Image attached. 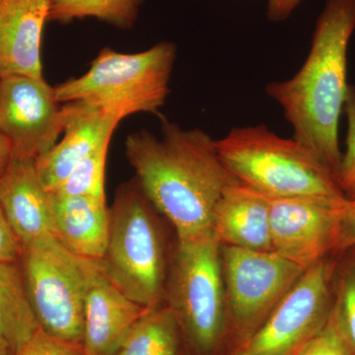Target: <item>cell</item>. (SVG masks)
I'll use <instances>...</instances> for the list:
<instances>
[{"instance_id": "cell-1", "label": "cell", "mask_w": 355, "mask_h": 355, "mask_svg": "<svg viewBox=\"0 0 355 355\" xmlns=\"http://www.w3.org/2000/svg\"><path fill=\"white\" fill-rule=\"evenodd\" d=\"M125 149L140 188L170 222L177 240L214 234L216 202L238 180L222 162L209 133L165 121L160 139L146 130L132 132Z\"/></svg>"}, {"instance_id": "cell-2", "label": "cell", "mask_w": 355, "mask_h": 355, "mask_svg": "<svg viewBox=\"0 0 355 355\" xmlns=\"http://www.w3.org/2000/svg\"><path fill=\"white\" fill-rule=\"evenodd\" d=\"M355 31V0H327L309 55L292 78L266 85L300 142L336 177L342 160L338 125L347 91V50ZM338 184V183H336Z\"/></svg>"}, {"instance_id": "cell-3", "label": "cell", "mask_w": 355, "mask_h": 355, "mask_svg": "<svg viewBox=\"0 0 355 355\" xmlns=\"http://www.w3.org/2000/svg\"><path fill=\"white\" fill-rule=\"evenodd\" d=\"M216 142L229 171L263 195L331 203L347 200L336 177L306 147L265 125L232 128Z\"/></svg>"}, {"instance_id": "cell-4", "label": "cell", "mask_w": 355, "mask_h": 355, "mask_svg": "<svg viewBox=\"0 0 355 355\" xmlns=\"http://www.w3.org/2000/svg\"><path fill=\"white\" fill-rule=\"evenodd\" d=\"M155 207L133 178L119 187L109 207V237L99 261L110 282L133 302L165 304L170 260Z\"/></svg>"}, {"instance_id": "cell-5", "label": "cell", "mask_w": 355, "mask_h": 355, "mask_svg": "<svg viewBox=\"0 0 355 355\" xmlns=\"http://www.w3.org/2000/svg\"><path fill=\"white\" fill-rule=\"evenodd\" d=\"M165 304L190 355H224L228 324L221 245L214 234L177 240L170 258Z\"/></svg>"}, {"instance_id": "cell-6", "label": "cell", "mask_w": 355, "mask_h": 355, "mask_svg": "<svg viewBox=\"0 0 355 355\" xmlns=\"http://www.w3.org/2000/svg\"><path fill=\"white\" fill-rule=\"evenodd\" d=\"M177 48L160 42L148 50L123 53L105 48L83 76L55 86L60 103H87L123 121L137 113H157L169 95Z\"/></svg>"}, {"instance_id": "cell-7", "label": "cell", "mask_w": 355, "mask_h": 355, "mask_svg": "<svg viewBox=\"0 0 355 355\" xmlns=\"http://www.w3.org/2000/svg\"><path fill=\"white\" fill-rule=\"evenodd\" d=\"M99 265L70 253L53 236L23 248L21 266L40 328L83 343L84 301Z\"/></svg>"}, {"instance_id": "cell-8", "label": "cell", "mask_w": 355, "mask_h": 355, "mask_svg": "<svg viewBox=\"0 0 355 355\" xmlns=\"http://www.w3.org/2000/svg\"><path fill=\"white\" fill-rule=\"evenodd\" d=\"M227 311L226 352L244 349L306 268L275 252L221 246Z\"/></svg>"}, {"instance_id": "cell-9", "label": "cell", "mask_w": 355, "mask_h": 355, "mask_svg": "<svg viewBox=\"0 0 355 355\" xmlns=\"http://www.w3.org/2000/svg\"><path fill=\"white\" fill-rule=\"evenodd\" d=\"M335 263L328 257L306 268L245 347L249 355H299L324 330L334 308Z\"/></svg>"}, {"instance_id": "cell-10", "label": "cell", "mask_w": 355, "mask_h": 355, "mask_svg": "<svg viewBox=\"0 0 355 355\" xmlns=\"http://www.w3.org/2000/svg\"><path fill=\"white\" fill-rule=\"evenodd\" d=\"M55 87L44 77L15 76L0 80V133L13 157L38 159L57 144L64 113Z\"/></svg>"}, {"instance_id": "cell-11", "label": "cell", "mask_w": 355, "mask_h": 355, "mask_svg": "<svg viewBox=\"0 0 355 355\" xmlns=\"http://www.w3.org/2000/svg\"><path fill=\"white\" fill-rule=\"evenodd\" d=\"M272 252L309 268L338 253L342 203L268 197Z\"/></svg>"}, {"instance_id": "cell-12", "label": "cell", "mask_w": 355, "mask_h": 355, "mask_svg": "<svg viewBox=\"0 0 355 355\" xmlns=\"http://www.w3.org/2000/svg\"><path fill=\"white\" fill-rule=\"evenodd\" d=\"M62 139L48 153L36 159V168L44 188L55 193L77 165L102 140L113 137L121 120L87 103H65Z\"/></svg>"}, {"instance_id": "cell-13", "label": "cell", "mask_w": 355, "mask_h": 355, "mask_svg": "<svg viewBox=\"0 0 355 355\" xmlns=\"http://www.w3.org/2000/svg\"><path fill=\"white\" fill-rule=\"evenodd\" d=\"M0 207L22 248L53 236V193L31 158L13 157L0 179Z\"/></svg>"}, {"instance_id": "cell-14", "label": "cell", "mask_w": 355, "mask_h": 355, "mask_svg": "<svg viewBox=\"0 0 355 355\" xmlns=\"http://www.w3.org/2000/svg\"><path fill=\"white\" fill-rule=\"evenodd\" d=\"M51 0H0V80L42 78L41 46Z\"/></svg>"}, {"instance_id": "cell-15", "label": "cell", "mask_w": 355, "mask_h": 355, "mask_svg": "<svg viewBox=\"0 0 355 355\" xmlns=\"http://www.w3.org/2000/svg\"><path fill=\"white\" fill-rule=\"evenodd\" d=\"M147 310L114 286L99 265L89 282L84 301L83 343L86 354L113 355Z\"/></svg>"}, {"instance_id": "cell-16", "label": "cell", "mask_w": 355, "mask_h": 355, "mask_svg": "<svg viewBox=\"0 0 355 355\" xmlns=\"http://www.w3.org/2000/svg\"><path fill=\"white\" fill-rule=\"evenodd\" d=\"M211 229L221 246L272 252L268 198L242 182L231 184L219 198Z\"/></svg>"}, {"instance_id": "cell-17", "label": "cell", "mask_w": 355, "mask_h": 355, "mask_svg": "<svg viewBox=\"0 0 355 355\" xmlns=\"http://www.w3.org/2000/svg\"><path fill=\"white\" fill-rule=\"evenodd\" d=\"M106 198L64 197L53 193V236L70 253L100 261L109 237Z\"/></svg>"}, {"instance_id": "cell-18", "label": "cell", "mask_w": 355, "mask_h": 355, "mask_svg": "<svg viewBox=\"0 0 355 355\" xmlns=\"http://www.w3.org/2000/svg\"><path fill=\"white\" fill-rule=\"evenodd\" d=\"M38 328L21 261L0 263V340L13 354Z\"/></svg>"}, {"instance_id": "cell-19", "label": "cell", "mask_w": 355, "mask_h": 355, "mask_svg": "<svg viewBox=\"0 0 355 355\" xmlns=\"http://www.w3.org/2000/svg\"><path fill=\"white\" fill-rule=\"evenodd\" d=\"M182 336L172 310L148 309L133 324L113 355H179Z\"/></svg>"}, {"instance_id": "cell-20", "label": "cell", "mask_w": 355, "mask_h": 355, "mask_svg": "<svg viewBox=\"0 0 355 355\" xmlns=\"http://www.w3.org/2000/svg\"><path fill=\"white\" fill-rule=\"evenodd\" d=\"M144 0H51L50 18L53 22H72L95 18L120 29L133 27Z\"/></svg>"}, {"instance_id": "cell-21", "label": "cell", "mask_w": 355, "mask_h": 355, "mask_svg": "<svg viewBox=\"0 0 355 355\" xmlns=\"http://www.w3.org/2000/svg\"><path fill=\"white\" fill-rule=\"evenodd\" d=\"M335 263L333 316L355 354V246Z\"/></svg>"}, {"instance_id": "cell-22", "label": "cell", "mask_w": 355, "mask_h": 355, "mask_svg": "<svg viewBox=\"0 0 355 355\" xmlns=\"http://www.w3.org/2000/svg\"><path fill=\"white\" fill-rule=\"evenodd\" d=\"M111 139L102 140L53 193L64 197L106 198L105 169Z\"/></svg>"}, {"instance_id": "cell-23", "label": "cell", "mask_w": 355, "mask_h": 355, "mask_svg": "<svg viewBox=\"0 0 355 355\" xmlns=\"http://www.w3.org/2000/svg\"><path fill=\"white\" fill-rule=\"evenodd\" d=\"M347 119V149L336 174V183L347 200H355V88L349 86L345 105Z\"/></svg>"}, {"instance_id": "cell-24", "label": "cell", "mask_w": 355, "mask_h": 355, "mask_svg": "<svg viewBox=\"0 0 355 355\" xmlns=\"http://www.w3.org/2000/svg\"><path fill=\"white\" fill-rule=\"evenodd\" d=\"M12 355H87L83 343L58 338L39 328Z\"/></svg>"}, {"instance_id": "cell-25", "label": "cell", "mask_w": 355, "mask_h": 355, "mask_svg": "<svg viewBox=\"0 0 355 355\" xmlns=\"http://www.w3.org/2000/svg\"><path fill=\"white\" fill-rule=\"evenodd\" d=\"M299 355H355L335 318L331 316L324 330L315 336Z\"/></svg>"}, {"instance_id": "cell-26", "label": "cell", "mask_w": 355, "mask_h": 355, "mask_svg": "<svg viewBox=\"0 0 355 355\" xmlns=\"http://www.w3.org/2000/svg\"><path fill=\"white\" fill-rule=\"evenodd\" d=\"M22 254V245L0 207V263H18Z\"/></svg>"}, {"instance_id": "cell-27", "label": "cell", "mask_w": 355, "mask_h": 355, "mask_svg": "<svg viewBox=\"0 0 355 355\" xmlns=\"http://www.w3.org/2000/svg\"><path fill=\"white\" fill-rule=\"evenodd\" d=\"M355 246V200H345L340 209L338 253Z\"/></svg>"}, {"instance_id": "cell-28", "label": "cell", "mask_w": 355, "mask_h": 355, "mask_svg": "<svg viewBox=\"0 0 355 355\" xmlns=\"http://www.w3.org/2000/svg\"><path fill=\"white\" fill-rule=\"evenodd\" d=\"M302 0H268L266 16L272 22L286 21Z\"/></svg>"}, {"instance_id": "cell-29", "label": "cell", "mask_w": 355, "mask_h": 355, "mask_svg": "<svg viewBox=\"0 0 355 355\" xmlns=\"http://www.w3.org/2000/svg\"><path fill=\"white\" fill-rule=\"evenodd\" d=\"M13 159L12 148L8 140L0 133V179L6 174Z\"/></svg>"}, {"instance_id": "cell-30", "label": "cell", "mask_w": 355, "mask_h": 355, "mask_svg": "<svg viewBox=\"0 0 355 355\" xmlns=\"http://www.w3.org/2000/svg\"><path fill=\"white\" fill-rule=\"evenodd\" d=\"M0 355H12V352L1 340H0Z\"/></svg>"}, {"instance_id": "cell-31", "label": "cell", "mask_w": 355, "mask_h": 355, "mask_svg": "<svg viewBox=\"0 0 355 355\" xmlns=\"http://www.w3.org/2000/svg\"><path fill=\"white\" fill-rule=\"evenodd\" d=\"M224 355H249L245 349L232 350V352H226Z\"/></svg>"}, {"instance_id": "cell-32", "label": "cell", "mask_w": 355, "mask_h": 355, "mask_svg": "<svg viewBox=\"0 0 355 355\" xmlns=\"http://www.w3.org/2000/svg\"><path fill=\"white\" fill-rule=\"evenodd\" d=\"M179 355H190L188 354V352H186V349H184L183 347H182L181 350H180Z\"/></svg>"}]
</instances>
